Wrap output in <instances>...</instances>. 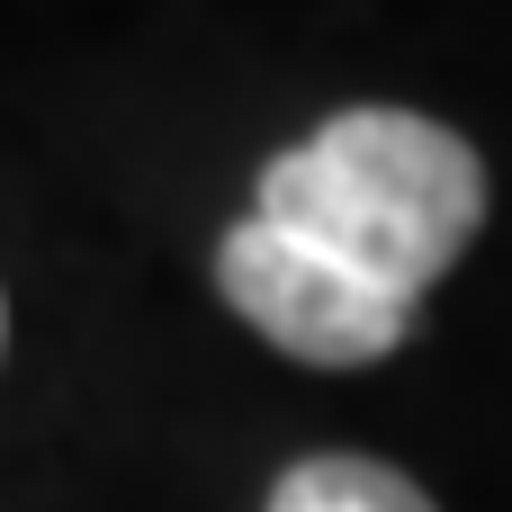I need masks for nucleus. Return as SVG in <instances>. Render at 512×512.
Segmentation results:
<instances>
[{"instance_id":"f257e3e1","label":"nucleus","mask_w":512,"mask_h":512,"mask_svg":"<svg viewBox=\"0 0 512 512\" xmlns=\"http://www.w3.org/2000/svg\"><path fill=\"white\" fill-rule=\"evenodd\" d=\"M261 216L351 261L378 297L423 306V288L486 225V171L414 108H342L261 171Z\"/></svg>"},{"instance_id":"f03ea898","label":"nucleus","mask_w":512,"mask_h":512,"mask_svg":"<svg viewBox=\"0 0 512 512\" xmlns=\"http://www.w3.org/2000/svg\"><path fill=\"white\" fill-rule=\"evenodd\" d=\"M216 288H225V306H234L252 333H270L288 360H315V369H369V360H387V351L405 342V324H414V306L378 297L351 261H333L324 243L288 234L279 216H243V225L225 234Z\"/></svg>"},{"instance_id":"7ed1b4c3","label":"nucleus","mask_w":512,"mask_h":512,"mask_svg":"<svg viewBox=\"0 0 512 512\" xmlns=\"http://www.w3.org/2000/svg\"><path fill=\"white\" fill-rule=\"evenodd\" d=\"M270 512H432V495L378 459H297Z\"/></svg>"},{"instance_id":"20e7f679","label":"nucleus","mask_w":512,"mask_h":512,"mask_svg":"<svg viewBox=\"0 0 512 512\" xmlns=\"http://www.w3.org/2000/svg\"><path fill=\"white\" fill-rule=\"evenodd\" d=\"M0 342H9V306H0Z\"/></svg>"}]
</instances>
